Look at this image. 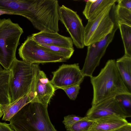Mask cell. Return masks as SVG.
<instances>
[{"mask_svg": "<svg viewBox=\"0 0 131 131\" xmlns=\"http://www.w3.org/2000/svg\"><path fill=\"white\" fill-rule=\"evenodd\" d=\"M48 106L40 103H28L10 120L14 131H58L52 123Z\"/></svg>", "mask_w": 131, "mask_h": 131, "instance_id": "cell-2", "label": "cell"}, {"mask_svg": "<svg viewBox=\"0 0 131 131\" xmlns=\"http://www.w3.org/2000/svg\"><path fill=\"white\" fill-rule=\"evenodd\" d=\"M114 17L118 24H124L131 26V10L117 5L115 7Z\"/></svg>", "mask_w": 131, "mask_h": 131, "instance_id": "cell-20", "label": "cell"}, {"mask_svg": "<svg viewBox=\"0 0 131 131\" xmlns=\"http://www.w3.org/2000/svg\"><path fill=\"white\" fill-rule=\"evenodd\" d=\"M118 25L124 45L125 54L131 56V26L122 23Z\"/></svg>", "mask_w": 131, "mask_h": 131, "instance_id": "cell-19", "label": "cell"}, {"mask_svg": "<svg viewBox=\"0 0 131 131\" xmlns=\"http://www.w3.org/2000/svg\"><path fill=\"white\" fill-rule=\"evenodd\" d=\"M118 6L131 10V0H117Z\"/></svg>", "mask_w": 131, "mask_h": 131, "instance_id": "cell-26", "label": "cell"}, {"mask_svg": "<svg viewBox=\"0 0 131 131\" xmlns=\"http://www.w3.org/2000/svg\"><path fill=\"white\" fill-rule=\"evenodd\" d=\"M55 88L38 65L29 92L28 102H37L48 106L54 94Z\"/></svg>", "mask_w": 131, "mask_h": 131, "instance_id": "cell-8", "label": "cell"}, {"mask_svg": "<svg viewBox=\"0 0 131 131\" xmlns=\"http://www.w3.org/2000/svg\"><path fill=\"white\" fill-rule=\"evenodd\" d=\"M95 120L85 118L79 120L73 125L70 131H89Z\"/></svg>", "mask_w": 131, "mask_h": 131, "instance_id": "cell-23", "label": "cell"}, {"mask_svg": "<svg viewBox=\"0 0 131 131\" xmlns=\"http://www.w3.org/2000/svg\"><path fill=\"white\" fill-rule=\"evenodd\" d=\"M116 0H88L86 1V5L83 14L88 20L95 18L108 6L115 4Z\"/></svg>", "mask_w": 131, "mask_h": 131, "instance_id": "cell-15", "label": "cell"}, {"mask_svg": "<svg viewBox=\"0 0 131 131\" xmlns=\"http://www.w3.org/2000/svg\"><path fill=\"white\" fill-rule=\"evenodd\" d=\"M113 131H131V124L128 122Z\"/></svg>", "mask_w": 131, "mask_h": 131, "instance_id": "cell-27", "label": "cell"}, {"mask_svg": "<svg viewBox=\"0 0 131 131\" xmlns=\"http://www.w3.org/2000/svg\"><path fill=\"white\" fill-rule=\"evenodd\" d=\"M9 69L0 70V104L2 105L11 102L9 91Z\"/></svg>", "mask_w": 131, "mask_h": 131, "instance_id": "cell-18", "label": "cell"}, {"mask_svg": "<svg viewBox=\"0 0 131 131\" xmlns=\"http://www.w3.org/2000/svg\"><path fill=\"white\" fill-rule=\"evenodd\" d=\"M80 85L77 84L69 87L63 88V90L66 92L69 99L74 100L76 99L80 89Z\"/></svg>", "mask_w": 131, "mask_h": 131, "instance_id": "cell-25", "label": "cell"}, {"mask_svg": "<svg viewBox=\"0 0 131 131\" xmlns=\"http://www.w3.org/2000/svg\"><path fill=\"white\" fill-rule=\"evenodd\" d=\"M118 28V24L115 21L114 27L111 33L102 40L88 46L86 55L81 70L85 77L91 78L93 76L94 72L99 65L101 59L112 41L115 32Z\"/></svg>", "mask_w": 131, "mask_h": 131, "instance_id": "cell-9", "label": "cell"}, {"mask_svg": "<svg viewBox=\"0 0 131 131\" xmlns=\"http://www.w3.org/2000/svg\"><path fill=\"white\" fill-rule=\"evenodd\" d=\"M38 65L17 58L13 62L9 69V87L11 102L27 95Z\"/></svg>", "mask_w": 131, "mask_h": 131, "instance_id": "cell-5", "label": "cell"}, {"mask_svg": "<svg viewBox=\"0 0 131 131\" xmlns=\"http://www.w3.org/2000/svg\"><path fill=\"white\" fill-rule=\"evenodd\" d=\"M27 95L6 105H2L3 114V120L9 121L10 119L28 103Z\"/></svg>", "mask_w": 131, "mask_h": 131, "instance_id": "cell-17", "label": "cell"}, {"mask_svg": "<svg viewBox=\"0 0 131 131\" xmlns=\"http://www.w3.org/2000/svg\"><path fill=\"white\" fill-rule=\"evenodd\" d=\"M31 35L33 39L39 44L74 49L71 38L60 35L58 32L40 31Z\"/></svg>", "mask_w": 131, "mask_h": 131, "instance_id": "cell-13", "label": "cell"}, {"mask_svg": "<svg viewBox=\"0 0 131 131\" xmlns=\"http://www.w3.org/2000/svg\"><path fill=\"white\" fill-rule=\"evenodd\" d=\"M110 115L126 119L128 117L120 106L115 97L92 106L88 111L86 116L90 119L95 120L102 117Z\"/></svg>", "mask_w": 131, "mask_h": 131, "instance_id": "cell-12", "label": "cell"}, {"mask_svg": "<svg viewBox=\"0 0 131 131\" xmlns=\"http://www.w3.org/2000/svg\"><path fill=\"white\" fill-rule=\"evenodd\" d=\"M52 73L53 76L51 82L55 88L61 89L80 85L85 77L78 63L63 64Z\"/></svg>", "mask_w": 131, "mask_h": 131, "instance_id": "cell-11", "label": "cell"}, {"mask_svg": "<svg viewBox=\"0 0 131 131\" xmlns=\"http://www.w3.org/2000/svg\"><path fill=\"white\" fill-rule=\"evenodd\" d=\"M52 52L57 53L66 58L67 60L69 59L73 54L74 50L62 47L44 44H40Z\"/></svg>", "mask_w": 131, "mask_h": 131, "instance_id": "cell-22", "label": "cell"}, {"mask_svg": "<svg viewBox=\"0 0 131 131\" xmlns=\"http://www.w3.org/2000/svg\"><path fill=\"white\" fill-rule=\"evenodd\" d=\"M90 78L93 90L92 106L121 94H131L118 71L114 59L108 60L97 75Z\"/></svg>", "mask_w": 131, "mask_h": 131, "instance_id": "cell-1", "label": "cell"}, {"mask_svg": "<svg viewBox=\"0 0 131 131\" xmlns=\"http://www.w3.org/2000/svg\"><path fill=\"white\" fill-rule=\"evenodd\" d=\"M11 129L9 124L0 122V131H8Z\"/></svg>", "mask_w": 131, "mask_h": 131, "instance_id": "cell-28", "label": "cell"}, {"mask_svg": "<svg viewBox=\"0 0 131 131\" xmlns=\"http://www.w3.org/2000/svg\"><path fill=\"white\" fill-rule=\"evenodd\" d=\"M121 107L128 117L131 116V94H123L115 97Z\"/></svg>", "mask_w": 131, "mask_h": 131, "instance_id": "cell-21", "label": "cell"}, {"mask_svg": "<svg viewBox=\"0 0 131 131\" xmlns=\"http://www.w3.org/2000/svg\"><path fill=\"white\" fill-rule=\"evenodd\" d=\"M23 29L10 18L0 19V65L9 69L16 58V52L20 44Z\"/></svg>", "mask_w": 131, "mask_h": 131, "instance_id": "cell-4", "label": "cell"}, {"mask_svg": "<svg viewBox=\"0 0 131 131\" xmlns=\"http://www.w3.org/2000/svg\"><path fill=\"white\" fill-rule=\"evenodd\" d=\"M115 3L106 7L84 27V44L88 46L99 41L111 33L115 26Z\"/></svg>", "mask_w": 131, "mask_h": 131, "instance_id": "cell-6", "label": "cell"}, {"mask_svg": "<svg viewBox=\"0 0 131 131\" xmlns=\"http://www.w3.org/2000/svg\"><path fill=\"white\" fill-rule=\"evenodd\" d=\"M3 115V114L2 110V105L0 104V118Z\"/></svg>", "mask_w": 131, "mask_h": 131, "instance_id": "cell-30", "label": "cell"}, {"mask_svg": "<svg viewBox=\"0 0 131 131\" xmlns=\"http://www.w3.org/2000/svg\"><path fill=\"white\" fill-rule=\"evenodd\" d=\"M116 64L123 81L131 92V56L124 54L116 61Z\"/></svg>", "mask_w": 131, "mask_h": 131, "instance_id": "cell-16", "label": "cell"}, {"mask_svg": "<svg viewBox=\"0 0 131 131\" xmlns=\"http://www.w3.org/2000/svg\"><path fill=\"white\" fill-rule=\"evenodd\" d=\"M18 53L23 60L31 64L61 62L67 60L36 42L31 35L28 36L21 45Z\"/></svg>", "mask_w": 131, "mask_h": 131, "instance_id": "cell-7", "label": "cell"}, {"mask_svg": "<svg viewBox=\"0 0 131 131\" xmlns=\"http://www.w3.org/2000/svg\"><path fill=\"white\" fill-rule=\"evenodd\" d=\"M4 14L10 15H14L13 13L0 9V16Z\"/></svg>", "mask_w": 131, "mask_h": 131, "instance_id": "cell-29", "label": "cell"}, {"mask_svg": "<svg viewBox=\"0 0 131 131\" xmlns=\"http://www.w3.org/2000/svg\"><path fill=\"white\" fill-rule=\"evenodd\" d=\"M128 123L126 118L120 117L106 116L95 120L89 131H113Z\"/></svg>", "mask_w": 131, "mask_h": 131, "instance_id": "cell-14", "label": "cell"}, {"mask_svg": "<svg viewBox=\"0 0 131 131\" xmlns=\"http://www.w3.org/2000/svg\"><path fill=\"white\" fill-rule=\"evenodd\" d=\"M59 7L57 0H26L24 17L40 31L58 32Z\"/></svg>", "mask_w": 131, "mask_h": 131, "instance_id": "cell-3", "label": "cell"}, {"mask_svg": "<svg viewBox=\"0 0 131 131\" xmlns=\"http://www.w3.org/2000/svg\"><path fill=\"white\" fill-rule=\"evenodd\" d=\"M85 116L82 117L75 115H69L65 116L62 121L67 131H70L71 126L77 121L84 119Z\"/></svg>", "mask_w": 131, "mask_h": 131, "instance_id": "cell-24", "label": "cell"}, {"mask_svg": "<svg viewBox=\"0 0 131 131\" xmlns=\"http://www.w3.org/2000/svg\"><path fill=\"white\" fill-rule=\"evenodd\" d=\"M59 20L69 34L73 44L79 49L84 46V27L76 12L63 5L58 9Z\"/></svg>", "mask_w": 131, "mask_h": 131, "instance_id": "cell-10", "label": "cell"}]
</instances>
